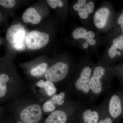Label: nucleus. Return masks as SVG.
<instances>
[{
    "label": "nucleus",
    "mask_w": 123,
    "mask_h": 123,
    "mask_svg": "<svg viewBox=\"0 0 123 123\" xmlns=\"http://www.w3.org/2000/svg\"><path fill=\"white\" fill-rule=\"evenodd\" d=\"M74 39L79 41L80 48L87 55L92 56L98 53L99 48L108 42L107 35L100 34L91 28L79 27L73 31Z\"/></svg>",
    "instance_id": "1"
},
{
    "label": "nucleus",
    "mask_w": 123,
    "mask_h": 123,
    "mask_svg": "<svg viewBox=\"0 0 123 123\" xmlns=\"http://www.w3.org/2000/svg\"><path fill=\"white\" fill-rule=\"evenodd\" d=\"M118 13L111 2L104 1L95 10L92 18V29L100 34H110L114 28Z\"/></svg>",
    "instance_id": "2"
},
{
    "label": "nucleus",
    "mask_w": 123,
    "mask_h": 123,
    "mask_svg": "<svg viewBox=\"0 0 123 123\" xmlns=\"http://www.w3.org/2000/svg\"><path fill=\"white\" fill-rule=\"evenodd\" d=\"M114 74L109 66L100 59L95 64L90 81V95L94 97L99 96L104 90V84L108 82Z\"/></svg>",
    "instance_id": "3"
},
{
    "label": "nucleus",
    "mask_w": 123,
    "mask_h": 123,
    "mask_svg": "<svg viewBox=\"0 0 123 123\" xmlns=\"http://www.w3.org/2000/svg\"><path fill=\"white\" fill-rule=\"evenodd\" d=\"M95 65L91 56L89 55L84 57L80 64L79 75L75 81V86L84 98H87L90 95L89 85Z\"/></svg>",
    "instance_id": "4"
},
{
    "label": "nucleus",
    "mask_w": 123,
    "mask_h": 123,
    "mask_svg": "<svg viewBox=\"0 0 123 123\" xmlns=\"http://www.w3.org/2000/svg\"><path fill=\"white\" fill-rule=\"evenodd\" d=\"M106 47L100 59L109 66L123 58V35L121 33L111 38Z\"/></svg>",
    "instance_id": "5"
},
{
    "label": "nucleus",
    "mask_w": 123,
    "mask_h": 123,
    "mask_svg": "<svg viewBox=\"0 0 123 123\" xmlns=\"http://www.w3.org/2000/svg\"><path fill=\"white\" fill-rule=\"evenodd\" d=\"M96 2L94 0H78L73 5V9L85 27L92 29V18Z\"/></svg>",
    "instance_id": "6"
},
{
    "label": "nucleus",
    "mask_w": 123,
    "mask_h": 123,
    "mask_svg": "<svg viewBox=\"0 0 123 123\" xmlns=\"http://www.w3.org/2000/svg\"><path fill=\"white\" fill-rule=\"evenodd\" d=\"M49 35L47 33L38 31L29 32L25 37V43L28 48L33 50H38L43 47L48 43Z\"/></svg>",
    "instance_id": "7"
},
{
    "label": "nucleus",
    "mask_w": 123,
    "mask_h": 123,
    "mask_svg": "<svg viewBox=\"0 0 123 123\" xmlns=\"http://www.w3.org/2000/svg\"><path fill=\"white\" fill-rule=\"evenodd\" d=\"M69 68L68 65L63 62L56 63L49 69L45 73L47 80L51 82L61 81L68 76Z\"/></svg>",
    "instance_id": "8"
},
{
    "label": "nucleus",
    "mask_w": 123,
    "mask_h": 123,
    "mask_svg": "<svg viewBox=\"0 0 123 123\" xmlns=\"http://www.w3.org/2000/svg\"><path fill=\"white\" fill-rule=\"evenodd\" d=\"M42 109L39 105L33 104L22 111L20 115L21 120L25 123H37L42 118Z\"/></svg>",
    "instance_id": "9"
},
{
    "label": "nucleus",
    "mask_w": 123,
    "mask_h": 123,
    "mask_svg": "<svg viewBox=\"0 0 123 123\" xmlns=\"http://www.w3.org/2000/svg\"><path fill=\"white\" fill-rule=\"evenodd\" d=\"M25 31L24 27L20 24L10 27L6 34L7 41L11 44H20L24 43Z\"/></svg>",
    "instance_id": "10"
},
{
    "label": "nucleus",
    "mask_w": 123,
    "mask_h": 123,
    "mask_svg": "<svg viewBox=\"0 0 123 123\" xmlns=\"http://www.w3.org/2000/svg\"><path fill=\"white\" fill-rule=\"evenodd\" d=\"M108 112L111 117L113 118H118L123 112V104L121 98L117 94L111 96L107 107Z\"/></svg>",
    "instance_id": "11"
},
{
    "label": "nucleus",
    "mask_w": 123,
    "mask_h": 123,
    "mask_svg": "<svg viewBox=\"0 0 123 123\" xmlns=\"http://www.w3.org/2000/svg\"><path fill=\"white\" fill-rule=\"evenodd\" d=\"M22 20L25 22L36 24L40 21L41 17L34 8L30 7L24 11L22 15Z\"/></svg>",
    "instance_id": "12"
},
{
    "label": "nucleus",
    "mask_w": 123,
    "mask_h": 123,
    "mask_svg": "<svg viewBox=\"0 0 123 123\" xmlns=\"http://www.w3.org/2000/svg\"><path fill=\"white\" fill-rule=\"evenodd\" d=\"M68 116L66 112L61 110L54 111L47 117L45 123H66Z\"/></svg>",
    "instance_id": "13"
},
{
    "label": "nucleus",
    "mask_w": 123,
    "mask_h": 123,
    "mask_svg": "<svg viewBox=\"0 0 123 123\" xmlns=\"http://www.w3.org/2000/svg\"><path fill=\"white\" fill-rule=\"evenodd\" d=\"M82 118L85 123H98L99 115L97 110L92 108L84 109Z\"/></svg>",
    "instance_id": "14"
},
{
    "label": "nucleus",
    "mask_w": 123,
    "mask_h": 123,
    "mask_svg": "<svg viewBox=\"0 0 123 123\" xmlns=\"http://www.w3.org/2000/svg\"><path fill=\"white\" fill-rule=\"evenodd\" d=\"M123 27V7L122 9L118 12L117 18L114 28L112 31L108 34L110 40L121 33V30Z\"/></svg>",
    "instance_id": "15"
},
{
    "label": "nucleus",
    "mask_w": 123,
    "mask_h": 123,
    "mask_svg": "<svg viewBox=\"0 0 123 123\" xmlns=\"http://www.w3.org/2000/svg\"><path fill=\"white\" fill-rule=\"evenodd\" d=\"M109 67L115 75L123 79V58L119 61L118 63Z\"/></svg>",
    "instance_id": "16"
},
{
    "label": "nucleus",
    "mask_w": 123,
    "mask_h": 123,
    "mask_svg": "<svg viewBox=\"0 0 123 123\" xmlns=\"http://www.w3.org/2000/svg\"><path fill=\"white\" fill-rule=\"evenodd\" d=\"M48 68V65L46 63H43L31 70V74L34 76L38 77L43 75L47 72Z\"/></svg>",
    "instance_id": "17"
},
{
    "label": "nucleus",
    "mask_w": 123,
    "mask_h": 123,
    "mask_svg": "<svg viewBox=\"0 0 123 123\" xmlns=\"http://www.w3.org/2000/svg\"><path fill=\"white\" fill-rule=\"evenodd\" d=\"M9 79V77L6 74H1L0 76V97H4L6 93L7 90L6 83Z\"/></svg>",
    "instance_id": "18"
},
{
    "label": "nucleus",
    "mask_w": 123,
    "mask_h": 123,
    "mask_svg": "<svg viewBox=\"0 0 123 123\" xmlns=\"http://www.w3.org/2000/svg\"><path fill=\"white\" fill-rule=\"evenodd\" d=\"M44 89L47 94L50 96L55 94L56 91V89L53 83L48 80L46 81L45 82Z\"/></svg>",
    "instance_id": "19"
},
{
    "label": "nucleus",
    "mask_w": 123,
    "mask_h": 123,
    "mask_svg": "<svg viewBox=\"0 0 123 123\" xmlns=\"http://www.w3.org/2000/svg\"><path fill=\"white\" fill-rule=\"evenodd\" d=\"M65 94L64 92H61L58 95H54L50 101L53 104H57L59 105H62L64 104V101L63 99L64 98Z\"/></svg>",
    "instance_id": "20"
},
{
    "label": "nucleus",
    "mask_w": 123,
    "mask_h": 123,
    "mask_svg": "<svg viewBox=\"0 0 123 123\" xmlns=\"http://www.w3.org/2000/svg\"><path fill=\"white\" fill-rule=\"evenodd\" d=\"M43 109L44 112H51L55 109V107L50 100L46 102L43 104Z\"/></svg>",
    "instance_id": "21"
},
{
    "label": "nucleus",
    "mask_w": 123,
    "mask_h": 123,
    "mask_svg": "<svg viewBox=\"0 0 123 123\" xmlns=\"http://www.w3.org/2000/svg\"><path fill=\"white\" fill-rule=\"evenodd\" d=\"M15 1L14 0H0V4L5 8H12L15 5Z\"/></svg>",
    "instance_id": "22"
},
{
    "label": "nucleus",
    "mask_w": 123,
    "mask_h": 123,
    "mask_svg": "<svg viewBox=\"0 0 123 123\" xmlns=\"http://www.w3.org/2000/svg\"><path fill=\"white\" fill-rule=\"evenodd\" d=\"M47 1L48 4L52 8L55 9L57 7V0H48Z\"/></svg>",
    "instance_id": "23"
},
{
    "label": "nucleus",
    "mask_w": 123,
    "mask_h": 123,
    "mask_svg": "<svg viewBox=\"0 0 123 123\" xmlns=\"http://www.w3.org/2000/svg\"><path fill=\"white\" fill-rule=\"evenodd\" d=\"M98 123H112V120L111 117H106L99 120Z\"/></svg>",
    "instance_id": "24"
},
{
    "label": "nucleus",
    "mask_w": 123,
    "mask_h": 123,
    "mask_svg": "<svg viewBox=\"0 0 123 123\" xmlns=\"http://www.w3.org/2000/svg\"><path fill=\"white\" fill-rule=\"evenodd\" d=\"M45 85V82L43 80H40L36 83V85L41 88H44Z\"/></svg>",
    "instance_id": "25"
},
{
    "label": "nucleus",
    "mask_w": 123,
    "mask_h": 123,
    "mask_svg": "<svg viewBox=\"0 0 123 123\" xmlns=\"http://www.w3.org/2000/svg\"><path fill=\"white\" fill-rule=\"evenodd\" d=\"M121 33L123 35V28H122V30H121Z\"/></svg>",
    "instance_id": "26"
},
{
    "label": "nucleus",
    "mask_w": 123,
    "mask_h": 123,
    "mask_svg": "<svg viewBox=\"0 0 123 123\" xmlns=\"http://www.w3.org/2000/svg\"><path fill=\"white\" fill-rule=\"evenodd\" d=\"M22 123V122H18V123Z\"/></svg>",
    "instance_id": "27"
}]
</instances>
